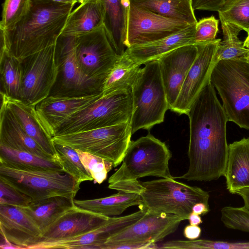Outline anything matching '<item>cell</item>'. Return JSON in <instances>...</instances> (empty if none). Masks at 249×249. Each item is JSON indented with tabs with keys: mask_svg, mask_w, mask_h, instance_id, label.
<instances>
[{
	"mask_svg": "<svg viewBox=\"0 0 249 249\" xmlns=\"http://www.w3.org/2000/svg\"></svg>",
	"mask_w": 249,
	"mask_h": 249,
	"instance_id": "52",
	"label": "cell"
},
{
	"mask_svg": "<svg viewBox=\"0 0 249 249\" xmlns=\"http://www.w3.org/2000/svg\"><path fill=\"white\" fill-rule=\"evenodd\" d=\"M110 189L139 194L149 212L175 214L185 220L188 219L195 204H209L210 197L209 193L201 188L177 181L174 177L117 183Z\"/></svg>",
	"mask_w": 249,
	"mask_h": 249,
	"instance_id": "3",
	"label": "cell"
},
{
	"mask_svg": "<svg viewBox=\"0 0 249 249\" xmlns=\"http://www.w3.org/2000/svg\"><path fill=\"white\" fill-rule=\"evenodd\" d=\"M104 9L99 0H87L70 13L60 36H77L104 24Z\"/></svg>",
	"mask_w": 249,
	"mask_h": 249,
	"instance_id": "26",
	"label": "cell"
},
{
	"mask_svg": "<svg viewBox=\"0 0 249 249\" xmlns=\"http://www.w3.org/2000/svg\"><path fill=\"white\" fill-rule=\"evenodd\" d=\"M147 211L142 206L139 211L131 214L110 217L103 225L84 234L67 239L37 243L27 249H101L109 237L137 222Z\"/></svg>",
	"mask_w": 249,
	"mask_h": 249,
	"instance_id": "16",
	"label": "cell"
},
{
	"mask_svg": "<svg viewBox=\"0 0 249 249\" xmlns=\"http://www.w3.org/2000/svg\"><path fill=\"white\" fill-rule=\"evenodd\" d=\"M0 95L1 100L13 112L24 131L47 153L57 160L54 143L40 123L35 107L27 105L20 100L9 97L2 93H0Z\"/></svg>",
	"mask_w": 249,
	"mask_h": 249,
	"instance_id": "23",
	"label": "cell"
},
{
	"mask_svg": "<svg viewBox=\"0 0 249 249\" xmlns=\"http://www.w3.org/2000/svg\"><path fill=\"white\" fill-rule=\"evenodd\" d=\"M56 44L19 59L22 72L20 100L35 107L49 96L57 75Z\"/></svg>",
	"mask_w": 249,
	"mask_h": 249,
	"instance_id": "11",
	"label": "cell"
},
{
	"mask_svg": "<svg viewBox=\"0 0 249 249\" xmlns=\"http://www.w3.org/2000/svg\"><path fill=\"white\" fill-rule=\"evenodd\" d=\"M185 219L172 214L147 211L137 222L109 237L101 249L120 244H154L176 231Z\"/></svg>",
	"mask_w": 249,
	"mask_h": 249,
	"instance_id": "13",
	"label": "cell"
},
{
	"mask_svg": "<svg viewBox=\"0 0 249 249\" xmlns=\"http://www.w3.org/2000/svg\"><path fill=\"white\" fill-rule=\"evenodd\" d=\"M0 144L56 160L24 131L13 112L2 100L0 110Z\"/></svg>",
	"mask_w": 249,
	"mask_h": 249,
	"instance_id": "22",
	"label": "cell"
},
{
	"mask_svg": "<svg viewBox=\"0 0 249 249\" xmlns=\"http://www.w3.org/2000/svg\"><path fill=\"white\" fill-rule=\"evenodd\" d=\"M189 165L187 172L174 178L210 181L224 176L229 150L226 136L228 122L223 106L211 81L190 107Z\"/></svg>",
	"mask_w": 249,
	"mask_h": 249,
	"instance_id": "1",
	"label": "cell"
},
{
	"mask_svg": "<svg viewBox=\"0 0 249 249\" xmlns=\"http://www.w3.org/2000/svg\"><path fill=\"white\" fill-rule=\"evenodd\" d=\"M0 93L20 100L22 72L19 59L6 53H0Z\"/></svg>",
	"mask_w": 249,
	"mask_h": 249,
	"instance_id": "32",
	"label": "cell"
},
{
	"mask_svg": "<svg viewBox=\"0 0 249 249\" xmlns=\"http://www.w3.org/2000/svg\"><path fill=\"white\" fill-rule=\"evenodd\" d=\"M132 134L130 121L113 126L55 136L52 139L54 143L100 157L116 167L123 161Z\"/></svg>",
	"mask_w": 249,
	"mask_h": 249,
	"instance_id": "9",
	"label": "cell"
},
{
	"mask_svg": "<svg viewBox=\"0 0 249 249\" xmlns=\"http://www.w3.org/2000/svg\"><path fill=\"white\" fill-rule=\"evenodd\" d=\"M234 194L240 196L244 201V206L249 209V187L244 188L236 191Z\"/></svg>",
	"mask_w": 249,
	"mask_h": 249,
	"instance_id": "45",
	"label": "cell"
},
{
	"mask_svg": "<svg viewBox=\"0 0 249 249\" xmlns=\"http://www.w3.org/2000/svg\"><path fill=\"white\" fill-rule=\"evenodd\" d=\"M223 35V40L220 41L217 49L215 61L217 63L221 60L245 57L249 49L244 47V42L238 38L242 29L237 26L220 19Z\"/></svg>",
	"mask_w": 249,
	"mask_h": 249,
	"instance_id": "33",
	"label": "cell"
},
{
	"mask_svg": "<svg viewBox=\"0 0 249 249\" xmlns=\"http://www.w3.org/2000/svg\"><path fill=\"white\" fill-rule=\"evenodd\" d=\"M87 0H78V3H80L83 1H85Z\"/></svg>",
	"mask_w": 249,
	"mask_h": 249,
	"instance_id": "51",
	"label": "cell"
},
{
	"mask_svg": "<svg viewBox=\"0 0 249 249\" xmlns=\"http://www.w3.org/2000/svg\"><path fill=\"white\" fill-rule=\"evenodd\" d=\"M0 163L10 167L64 171L58 161L42 158L31 153L0 144Z\"/></svg>",
	"mask_w": 249,
	"mask_h": 249,
	"instance_id": "31",
	"label": "cell"
},
{
	"mask_svg": "<svg viewBox=\"0 0 249 249\" xmlns=\"http://www.w3.org/2000/svg\"><path fill=\"white\" fill-rule=\"evenodd\" d=\"M201 233V229L198 225H189L186 226L183 230V235L189 240L198 239Z\"/></svg>",
	"mask_w": 249,
	"mask_h": 249,
	"instance_id": "43",
	"label": "cell"
},
{
	"mask_svg": "<svg viewBox=\"0 0 249 249\" xmlns=\"http://www.w3.org/2000/svg\"><path fill=\"white\" fill-rule=\"evenodd\" d=\"M235 0H191L194 11L205 10L221 12L226 9Z\"/></svg>",
	"mask_w": 249,
	"mask_h": 249,
	"instance_id": "42",
	"label": "cell"
},
{
	"mask_svg": "<svg viewBox=\"0 0 249 249\" xmlns=\"http://www.w3.org/2000/svg\"><path fill=\"white\" fill-rule=\"evenodd\" d=\"M220 41V39H215L210 42L196 44L198 49L197 56L171 110L179 114H187L199 93L211 81L212 71L216 64L215 55Z\"/></svg>",
	"mask_w": 249,
	"mask_h": 249,
	"instance_id": "15",
	"label": "cell"
},
{
	"mask_svg": "<svg viewBox=\"0 0 249 249\" xmlns=\"http://www.w3.org/2000/svg\"><path fill=\"white\" fill-rule=\"evenodd\" d=\"M210 211L209 205L203 202L195 204L192 208V212L198 215H204Z\"/></svg>",
	"mask_w": 249,
	"mask_h": 249,
	"instance_id": "44",
	"label": "cell"
},
{
	"mask_svg": "<svg viewBox=\"0 0 249 249\" xmlns=\"http://www.w3.org/2000/svg\"><path fill=\"white\" fill-rule=\"evenodd\" d=\"M0 204L24 208L32 201L27 195L0 180Z\"/></svg>",
	"mask_w": 249,
	"mask_h": 249,
	"instance_id": "41",
	"label": "cell"
},
{
	"mask_svg": "<svg viewBox=\"0 0 249 249\" xmlns=\"http://www.w3.org/2000/svg\"><path fill=\"white\" fill-rule=\"evenodd\" d=\"M57 160L65 172L71 176L77 181L82 183L93 179L82 163L76 150L64 144L54 143Z\"/></svg>",
	"mask_w": 249,
	"mask_h": 249,
	"instance_id": "34",
	"label": "cell"
},
{
	"mask_svg": "<svg viewBox=\"0 0 249 249\" xmlns=\"http://www.w3.org/2000/svg\"><path fill=\"white\" fill-rule=\"evenodd\" d=\"M0 248L1 249H22L20 247L10 242L2 237H1Z\"/></svg>",
	"mask_w": 249,
	"mask_h": 249,
	"instance_id": "46",
	"label": "cell"
},
{
	"mask_svg": "<svg viewBox=\"0 0 249 249\" xmlns=\"http://www.w3.org/2000/svg\"><path fill=\"white\" fill-rule=\"evenodd\" d=\"M218 23L219 20L213 16L197 21L194 35L195 44L214 40L218 32Z\"/></svg>",
	"mask_w": 249,
	"mask_h": 249,
	"instance_id": "40",
	"label": "cell"
},
{
	"mask_svg": "<svg viewBox=\"0 0 249 249\" xmlns=\"http://www.w3.org/2000/svg\"><path fill=\"white\" fill-rule=\"evenodd\" d=\"M55 62L57 75L49 96L74 97L102 93L105 81L88 77L78 64L73 36H60L56 44Z\"/></svg>",
	"mask_w": 249,
	"mask_h": 249,
	"instance_id": "10",
	"label": "cell"
},
{
	"mask_svg": "<svg viewBox=\"0 0 249 249\" xmlns=\"http://www.w3.org/2000/svg\"><path fill=\"white\" fill-rule=\"evenodd\" d=\"M102 96V93L74 97L49 96L37 104L35 109L40 123L53 138L55 129L62 123Z\"/></svg>",
	"mask_w": 249,
	"mask_h": 249,
	"instance_id": "19",
	"label": "cell"
},
{
	"mask_svg": "<svg viewBox=\"0 0 249 249\" xmlns=\"http://www.w3.org/2000/svg\"><path fill=\"white\" fill-rule=\"evenodd\" d=\"M81 160L94 181L101 184L113 167L112 163L90 153L75 149Z\"/></svg>",
	"mask_w": 249,
	"mask_h": 249,
	"instance_id": "38",
	"label": "cell"
},
{
	"mask_svg": "<svg viewBox=\"0 0 249 249\" xmlns=\"http://www.w3.org/2000/svg\"><path fill=\"white\" fill-rule=\"evenodd\" d=\"M0 180L32 201L58 196L74 198L81 184L63 171L10 167L0 163Z\"/></svg>",
	"mask_w": 249,
	"mask_h": 249,
	"instance_id": "8",
	"label": "cell"
},
{
	"mask_svg": "<svg viewBox=\"0 0 249 249\" xmlns=\"http://www.w3.org/2000/svg\"><path fill=\"white\" fill-rule=\"evenodd\" d=\"M224 176L227 189L232 194L249 187V138H244L229 144Z\"/></svg>",
	"mask_w": 249,
	"mask_h": 249,
	"instance_id": "24",
	"label": "cell"
},
{
	"mask_svg": "<svg viewBox=\"0 0 249 249\" xmlns=\"http://www.w3.org/2000/svg\"><path fill=\"white\" fill-rule=\"evenodd\" d=\"M130 4L189 24L197 22L191 0H129Z\"/></svg>",
	"mask_w": 249,
	"mask_h": 249,
	"instance_id": "29",
	"label": "cell"
},
{
	"mask_svg": "<svg viewBox=\"0 0 249 249\" xmlns=\"http://www.w3.org/2000/svg\"><path fill=\"white\" fill-rule=\"evenodd\" d=\"M74 37L75 56L82 72L91 78L105 81L121 55L114 49L104 24Z\"/></svg>",
	"mask_w": 249,
	"mask_h": 249,
	"instance_id": "12",
	"label": "cell"
},
{
	"mask_svg": "<svg viewBox=\"0 0 249 249\" xmlns=\"http://www.w3.org/2000/svg\"><path fill=\"white\" fill-rule=\"evenodd\" d=\"M132 92V134L141 129L150 130L164 121L169 107L158 60L144 64L133 85Z\"/></svg>",
	"mask_w": 249,
	"mask_h": 249,
	"instance_id": "5",
	"label": "cell"
},
{
	"mask_svg": "<svg viewBox=\"0 0 249 249\" xmlns=\"http://www.w3.org/2000/svg\"><path fill=\"white\" fill-rule=\"evenodd\" d=\"M32 0H4L2 4L0 30H13L29 12Z\"/></svg>",
	"mask_w": 249,
	"mask_h": 249,
	"instance_id": "36",
	"label": "cell"
},
{
	"mask_svg": "<svg viewBox=\"0 0 249 249\" xmlns=\"http://www.w3.org/2000/svg\"><path fill=\"white\" fill-rule=\"evenodd\" d=\"M196 23L167 37L149 43L127 48L124 52L134 62L140 65L159 59L165 53L180 46L195 44Z\"/></svg>",
	"mask_w": 249,
	"mask_h": 249,
	"instance_id": "21",
	"label": "cell"
},
{
	"mask_svg": "<svg viewBox=\"0 0 249 249\" xmlns=\"http://www.w3.org/2000/svg\"><path fill=\"white\" fill-rule=\"evenodd\" d=\"M244 46L246 48L249 49V32L248 33V36L244 41Z\"/></svg>",
	"mask_w": 249,
	"mask_h": 249,
	"instance_id": "49",
	"label": "cell"
},
{
	"mask_svg": "<svg viewBox=\"0 0 249 249\" xmlns=\"http://www.w3.org/2000/svg\"><path fill=\"white\" fill-rule=\"evenodd\" d=\"M73 201L78 207L108 217L121 215L130 207L143 205L139 194L122 191L107 197L86 200L74 199Z\"/></svg>",
	"mask_w": 249,
	"mask_h": 249,
	"instance_id": "27",
	"label": "cell"
},
{
	"mask_svg": "<svg viewBox=\"0 0 249 249\" xmlns=\"http://www.w3.org/2000/svg\"><path fill=\"white\" fill-rule=\"evenodd\" d=\"M211 82L222 100L228 121L249 130V63L245 57L218 61Z\"/></svg>",
	"mask_w": 249,
	"mask_h": 249,
	"instance_id": "4",
	"label": "cell"
},
{
	"mask_svg": "<svg viewBox=\"0 0 249 249\" xmlns=\"http://www.w3.org/2000/svg\"><path fill=\"white\" fill-rule=\"evenodd\" d=\"M221 220L226 227L249 232V209L225 206L221 210Z\"/></svg>",
	"mask_w": 249,
	"mask_h": 249,
	"instance_id": "39",
	"label": "cell"
},
{
	"mask_svg": "<svg viewBox=\"0 0 249 249\" xmlns=\"http://www.w3.org/2000/svg\"><path fill=\"white\" fill-rule=\"evenodd\" d=\"M220 19L232 23L249 32V0H235L218 12Z\"/></svg>",
	"mask_w": 249,
	"mask_h": 249,
	"instance_id": "37",
	"label": "cell"
},
{
	"mask_svg": "<svg viewBox=\"0 0 249 249\" xmlns=\"http://www.w3.org/2000/svg\"><path fill=\"white\" fill-rule=\"evenodd\" d=\"M172 154L165 142L150 134L131 141L120 167L108 179V184L128 183L147 176L173 178L169 162Z\"/></svg>",
	"mask_w": 249,
	"mask_h": 249,
	"instance_id": "6",
	"label": "cell"
},
{
	"mask_svg": "<svg viewBox=\"0 0 249 249\" xmlns=\"http://www.w3.org/2000/svg\"><path fill=\"white\" fill-rule=\"evenodd\" d=\"M197 53L196 44H188L177 48L158 59L169 109L175 104Z\"/></svg>",
	"mask_w": 249,
	"mask_h": 249,
	"instance_id": "18",
	"label": "cell"
},
{
	"mask_svg": "<svg viewBox=\"0 0 249 249\" xmlns=\"http://www.w3.org/2000/svg\"><path fill=\"white\" fill-rule=\"evenodd\" d=\"M159 248L168 249H249V241L230 242L208 239L174 240L161 243Z\"/></svg>",
	"mask_w": 249,
	"mask_h": 249,
	"instance_id": "35",
	"label": "cell"
},
{
	"mask_svg": "<svg viewBox=\"0 0 249 249\" xmlns=\"http://www.w3.org/2000/svg\"><path fill=\"white\" fill-rule=\"evenodd\" d=\"M104 9V25L116 53L123 55L126 49L129 0H99Z\"/></svg>",
	"mask_w": 249,
	"mask_h": 249,
	"instance_id": "25",
	"label": "cell"
},
{
	"mask_svg": "<svg viewBox=\"0 0 249 249\" xmlns=\"http://www.w3.org/2000/svg\"><path fill=\"white\" fill-rule=\"evenodd\" d=\"M74 4L32 0L27 16L12 31H0V53L18 59L55 44Z\"/></svg>",
	"mask_w": 249,
	"mask_h": 249,
	"instance_id": "2",
	"label": "cell"
},
{
	"mask_svg": "<svg viewBox=\"0 0 249 249\" xmlns=\"http://www.w3.org/2000/svg\"><path fill=\"white\" fill-rule=\"evenodd\" d=\"M188 220L190 225H199L202 223V220L200 215L192 212L189 215Z\"/></svg>",
	"mask_w": 249,
	"mask_h": 249,
	"instance_id": "47",
	"label": "cell"
},
{
	"mask_svg": "<svg viewBox=\"0 0 249 249\" xmlns=\"http://www.w3.org/2000/svg\"><path fill=\"white\" fill-rule=\"evenodd\" d=\"M0 236L10 242L27 248L38 242L42 231L21 208L0 204Z\"/></svg>",
	"mask_w": 249,
	"mask_h": 249,
	"instance_id": "20",
	"label": "cell"
},
{
	"mask_svg": "<svg viewBox=\"0 0 249 249\" xmlns=\"http://www.w3.org/2000/svg\"><path fill=\"white\" fill-rule=\"evenodd\" d=\"M190 25L130 4L125 42L126 48L167 37Z\"/></svg>",
	"mask_w": 249,
	"mask_h": 249,
	"instance_id": "14",
	"label": "cell"
},
{
	"mask_svg": "<svg viewBox=\"0 0 249 249\" xmlns=\"http://www.w3.org/2000/svg\"><path fill=\"white\" fill-rule=\"evenodd\" d=\"M245 59L249 63V53L245 56Z\"/></svg>",
	"mask_w": 249,
	"mask_h": 249,
	"instance_id": "50",
	"label": "cell"
},
{
	"mask_svg": "<svg viewBox=\"0 0 249 249\" xmlns=\"http://www.w3.org/2000/svg\"><path fill=\"white\" fill-rule=\"evenodd\" d=\"M140 67L125 53L121 55L104 82L102 95L116 90L132 89L141 71Z\"/></svg>",
	"mask_w": 249,
	"mask_h": 249,
	"instance_id": "30",
	"label": "cell"
},
{
	"mask_svg": "<svg viewBox=\"0 0 249 249\" xmlns=\"http://www.w3.org/2000/svg\"><path fill=\"white\" fill-rule=\"evenodd\" d=\"M74 198L54 196L32 201L21 208L33 219L42 231L60 215L74 206Z\"/></svg>",
	"mask_w": 249,
	"mask_h": 249,
	"instance_id": "28",
	"label": "cell"
},
{
	"mask_svg": "<svg viewBox=\"0 0 249 249\" xmlns=\"http://www.w3.org/2000/svg\"><path fill=\"white\" fill-rule=\"evenodd\" d=\"M54 2L64 3L75 4L78 2V0H50Z\"/></svg>",
	"mask_w": 249,
	"mask_h": 249,
	"instance_id": "48",
	"label": "cell"
},
{
	"mask_svg": "<svg viewBox=\"0 0 249 249\" xmlns=\"http://www.w3.org/2000/svg\"><path fill=\"white\" fill-rule=\"evenodd\" d=\"M132 89L102 95L62 123L53 137L117 125L130 121L133 113Z\"/></svg>",
	"mask_w": 249,
	"mask_h": 249,
	"instance_id": "7",
	"label": "cell"
},
{
	"mask_svg": "<svg viewBox=\"0 0 249 249\" xmlns=\"http://www.w3.org/2000/svg\"><path fill=\"white\" fill-rule=\"evenodd\" d=\"M110 217L74 205L42 231L37 243L67 239L84 234L103 225Z\"/></svg>",
	"mask_w": 249,
	"mask_h": 249,
	"instance_id": "17",
	"label": "cell"
}]
</instances>
